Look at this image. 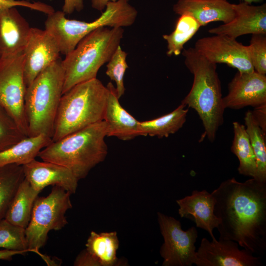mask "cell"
<instances>
[{
  "label": "cell",
  "instance_id": "obj_1",
  "mask_svg": "<svg viewBox=\"0 0 266 266\" xmlns=\"http://www.w3.org/2000/svg\"><path fill=\"white\" fill-rule=\"evenodd\" d=\"M220 223L219 238L236 242L253 254L266 250V182L234 177L222 182L211 193Z\"/></svg>",
  "mask_w": 266,
  "mask_h": 266
},
{
  "label": "cell",
  "instance_id": "obj_2",
  "mask_svg": "<svg viewBox=\"0 0 266 266\" xmlns=\"http://www.w3.org/2000/svg\"><path fill=\"white\" fill-rule=\"evenodd\" d=\"M184 64L194 76L191 89L181 104L194 109L204 128L202 137L213 142L224 122L225 107L216 64L207 60L194 48L183 49Z\"/></svg>",
  "mask_w": 266,
  "mask_h": 266
},
{
  "label": "cell",
  "instance_id": "obj_3",
  "mask_svg": "<svg viewBox=\"0 0 266 266\" xmlns=\"http://www.w3.org/2000/svg\"><path fill=\"white\" fill-rule=\"evenodd\" d=\"M106 132V123L101 121L52 141L37 157L67 167L80 180L105 159Z\"/></svg>",
  "mask_w": 266,
  "mask_h": 266
},
{
  "label": "cell",
  "instance_id": "obj_4",
  "mask_svg": "<svg viewBox=\"0 0 266 266\" xmlns=\"http://www.w3.org/2000/svg\"><path fill=\"white\" fill-rule=\"evenodd\" d=\"M108 94L107 87L97 78L77 84L63 94L52 141L103 121Z\"/></svg>",
  "mask_w": 266,
  "mask_h": 266
},
{
  "label": "cell",
  "instance_id": "obj_5",
  "mask_svg": "<svg viewBox=\"0 0 266 266\" xmlns=\"http://www.w3.org/2000/svg\"><path fill=\"white\" fill-rule=\"evenodd\" d=\"M124 32L121 27L97 29L65 56L62 60L64 71L63 94L77 84L97 78L100 68L120 45Z\"/></svg>",
  "mask_w": 266,
  "mask_h": 266
},
{
  "label": "cell",
  "instance_id": "obj_6",
  "mask_svg": "<svg viewBox=\"0 0 266 266\" xmlns=\"http://www.w3.org/2000/svg\"><path fill=\"white\" fill-rule=\"evenodd\" d=\"M64 82V71L59 58L27 87L24 109L28 136L44 134L52 138Z\"/></svg>",
  "mask_w": 266,
  "mask_h": 266
},
{
  "label": "cell",
  "instance_id": "obj_7",
  "mask_svg": "<svg viewBox=\"0 0 266 266\" xmlns=\"http://www.w3.org/2000/svg\"><path fill=\"white\" fill-rule=\"evenodd\" d=\"M101 15L92 22L66 18L62 11L47 15L45 29L56 39L61 54L71 52L84 37L95 30L103 27H127L135 22L137 11L125 0L109 2Z\"/></svg>",
  "mask_w": 266,
  "mask_h": 266
},
{
  "label": "cell",
  "instance_id": "obj_8",
  "mask_svg": "<svg viewBox=\"0 0 266 266\" xmlns=\"http://www.w3.org/2000/svg\"><path fill=\"white\" fill-rule=\"evenodd\" d=\"M71 194L58 186H53L46 197H37L33 208L31 219L25 229L28 248L46 261L39 252L47 240L51 230L62 229L67 223L65 214L72 207Z\"/></svg>",
  "mask_w": 266,
  "mask_h": 266
},
{
  "label": "cell",
  "instance_id": "obj_9",
  "mask_svg": "<svg viewBox=\"0 0 266 266\" xmlns=\"http://www.w3.org/2000/svg\"><path fill=\"white\" fill-rule=\"evenodd\" d=\"M158 221L164 242L160 250L163 266H191L198 262L195 244L198 231L193 226L184 231L174 218L158 212Z\"/></svg>",
  "mask_w": 266,
  "mask_h": 266
},
{
  "label": "cell",
  "instance_id": "obj_10",
  "mask_svg": "<svg viewBox=\"0 0 266 266\" xmlns=\"http://www.w3.org/2000/svg\"><path fill=\"white\" fill-rule=\"evenodd\" d=\"M26 89L23 52L0 58V105L9 113L22 132L28 136V124L24 109Z\"/></svg>",
  "mask_w": 266,
  "mask_h": 266
},
{
  "label": "cell",
  "instance_id": "obj_11",
  "mask_svg": "<svg viewBox=\"0 0 266 266\" xmlns=\"http://www.w3.org/2000/svg\"><path fill=\"white\" fill-rule=\"evenodd\" d=\"M194 48L207 60L216 65L226 64L240 72L254 71L247 46L235 38L223 34L203 37L196 41Z\"/></svg>",
  "mask_w": 266,
  "mask_h": 266
},
{
  "label": "cell",
  "instance_id": "obj_12",
  "mask_svg": "<svg viewBox=\"0 0 266 266\" xmlns=\"http://www.w3.org/2000/svg\"><path fill=\"white\" fill-rule=\"evenodd\" d=\"M60 50L55 37L45 29L31 28L24 54V76L28 87L43 70L57 61Z\"/></svg>",
  "mask_w": 266,
  "mask_h": 266
},
{
  "label": "cell",
  "instance_id": "obj_13",
  "mask_svg": "<svg viewBox=\"0 0 266 266\" xmlns=\"http://www.w3.org/2000/svg\"><path fill=\"white\" fill-rule=\"evenodd\" d=\"M233 240L219 238L209 241L203 237L197 252V266H260V257L245 249L240 250Z\"/></svg>",
  "mask_w": 266,
  "mask_h": 266
},
{
  "label": "cell",
  "instance_id": "obj_14",
  "mask_svg": "<svg viewBox=\"0 0 266 266\" xmlns=\"http://www.w3.org/2000/svg\"><path fill=\"white\" fill-rule=\"evenodd\" d=\"M223 98L225 108L238 110L266 103V75L256 71L237 72L228 84Z\"/></svg>",
  "mask_w": 266,
  "mask_h": 266
},
{
  "label": "cell",
  "instance_id": "obj_15",
  "mask_svg": "<svg viewBox=\"0 0 266 266\" xmlns=\"http://www.w3.org/2000/svg\"><path fill=\"white\" fill-rule=\"evenodd\" d=\"M23 166L25 178L39 193L49 185L60 186L71 194L77 190L79 180L63 166L35 159Z\"/></svg>",
  "mask_w": 266,
  "mask_h": 266
},
{
  "label": "cell",
  "instance_id": "obj_16",
  "mask_svg": "<svg viewBox=\"0 0 266 266\" xmlns=\"http://www.w3.org/2000/svg\"><path fill=\"white\" fill-rule=\"evenodd\" d=\"M234 18L230 22L210 29L208 32L236 39L247 34H266V4L252 5L241 1L233 4Z\"/></svg>",
  "mask_w": 266,
  "mask_h": 266
},
{
  "label": "cell",
  "instance_id": "obj_17",
  "mask_svg": "<svg viewBox=\"0 0 266 266\" xmlns=\"http://www.w3.org/2000/svg\"><path fill=\"white\" fill-rule=\"evenodd\" d=\"M31 28L15 7L0 9V59L23 52Z\"/></svg>",
  "mask_w": 266,
  "mask_h": 266
},
{
  "label": "cell",
  "instance_id": "obj_18",
  "mask_svg": "<svg viewBox=\"0 0 266 266\" xmlns=\"http://www.w3.org/2000/svg\"><path fill=\"white\" fill-rule=\"evenodd\" d=\"M178 213L181 218L194 221L198 228L207 231L212 239H215L213 231L220 223L214 214L215 199L206 190H194L190 196L178 200Z\"/></svg>",
  "mask_w": 266,
  "mask_h": 266
},
{
  "label": "cell",
  "instance_id": "obj_19",
  "mask_svg": "<svg viewBox=\"0 0 266 266\" xmlns=\"http://www.w3.org/2000/svg\"><path fill=\"white\" fill-rule=\"evenodd\" d=\"M106 87L108 94L103 121L106 125L107 136L127 141L141 136L139 121L120 104L115 87L110 82Z\"/></svg>",
  "mask_w": 266,
  "mask_h": 266
},
{
  "label": "cell",
  "instance_id": "obj_20",
  "mask_svg": "<svg viewBox=\"0 0 266 266\" xmlns=\"http://www.w3.org/2000/svg\"><path fill=\"white\" fill-rule=\"evenodd\" d=\"M173 11L180 15H192L201 26L215 21L228 23L235 15L233 4L227 0H178L173 5Z\"/></svg>",
  "mask_w": 266,
  "mask_h": 266
},
{
  "label": "cell",
  "instance_id": "obj_21",
  "mask_svg": "<svg viewBox=\"0 0 266 266\" xmlns=\"http://www.w3.org/2000/svg\"><path fill=\"white\" fill-rule=\"evenodd\" d=\"M52 142V138L44 134L27 136L10 147L0 151V167L10 164H27L35 159L39 152Z\"/></svg>",
  "mask_w": 266,
  "mask_h": 266
},
{
  "label": "cell",
  "instance_id": "obj_22",
  "mask_svg": "<svg viewBox=\"0 0 266 266\" xmlns=\"http://www.w3.org/2000/svg\"><path fill=\"white\" fill-rule=\"evenodd\" d=\"M39 193L25 178L19 186L4 219L15 225L26 229Z\"/></svg>",
  "mask_w": 266,
  "mask_h": 266
},
{
  "label": "cell",
  "instance_id": "obj_23",
  "mask_svg": "<svg viewBox=\"0 0 266 266\" xmlns=\"http://www.w3.org/2000/svg\"><path fill=\"white\" fill-rule=\"evenodd\" d=\"M119 242L116 232L97 233L92 231L86 243V250L99 266H117L116 256Z\"/></svg>",
  "mask_w": 266,
  "mask_h": 266
},
{
  "label": "cell",
  "instance_id": "obj_24",
  "mask_svg": "<svg viewBox=\"0 0 266 266\" xmlns=\"http://www.w3.org/2000/svg\"><path fill=\"white\" fill-rule=\"evenodd\" d=\"M180 104L172 112L158 118L139 121L141 136L167 137L178 131L186 121L188 109Z\"/></svg>",
  "mask_w": 266,
  "mask_h": 266
},
{
  "label": "cell",
  "instance_id": "obj_25",
  "mask_svg": "<svg viewBox=\"0 0 266 266\" xmlns=\"http://www.w3.org/2000/svg\"><path fill=\"white\" fill-rule=\"evenodd\" d=\"M233 126L234 136L231 150L238 159V173L255 178L257 173L256 160L245 126L234 122Z\"/></svg>",
  "mask_w": 266,
  "mask_h": 266
},
{
  "label": "cell",
  "instance_id": "obj_26",
  "mask_svg": "<svg viewBox=\"0 0 266 266\" xmlns=\"http://www.w3.org/2000/svg\"><path fill=\"white\" fill-rule=\"evenodd\" d=\"M200 27V24L192 15L186 13L180 15L174 31L163 35L167 42V55L180 54L185 44L192 38Z\"/></svg>",
  "mask_w": 266,
  "mask_h": 266
},
{
  "label": "cell",
  "instance_id": "obj_27",
  "mask_svg": "<svg viewBox=\"0 0 266 266\" xmlns=\"http://www.w3.org/2000/svg\"><path fill=\"white\" fill-rule=\"evenodd\" d=\"M24 179L22 165L10 164L0 167V220L5 218L16 192Z\"/></svg>",
  "mask_w": 266,
  "mask_h": 266
},
{
  "label": "cell",
  "instance_id": "obj_28",
  "mask_svg": "<svg viewBox=\"0 0 266 266\" xmlns=\"http://www.w3.org/2000/svg\"><path fill=\"white\" fill-rule=\"evenodd\" d=\"M244 120L245 129L256 160L257 173L254 178L266 182V133L256 123L251 111L245 113Z\"/></svg>",
  "mask_w": 266,
  "mask_h": 266
},
{
  "label": "cell",
  "instance_id": "obj_29",
  "mask_svg": "<svg viewBox=\"0 0 266 266\" xmlns=\"http://www.w3.org/2000/svg\"><path fill=\"white\" fill-rule=\"evenodd\" d=\"M0 248L27 253L25 229L15 225L5 219L0 220Z\"/></svg>",
  "mask_w": 266,
  "mask_h": 266
},
{
  "label": "cell",
  "instance_id": "obj_30",
  "mask_svg": "<svg viewBox=\"0 0 266 266\" xmlns=\"http://www.w3.org/2000/svg\"><path fill=\"white\" fill-rule=\"evenodd\" d=\"M26 137L13 117L0 105V151L10 147Z\"/></svg>",
  "mask_w": 266,
  "mask_h": 266
},
{
  "label": "cell",
  "instance_id": "obj_31",
  "mask_svg": "<svg viewBox=\"0 0 266 266\" xmlns=\"http://www.w3.org/2000/svg\"><path fill=\"white\" fill-rule=\"evenodd\" d=\"M127 53L119 45L107 62L106 74L116 84L117 95L120 99L125 93L124 77L129 66L127 63Z\"/></svg>",
  "mask_w": 266,
  "mask_h": 266
},
{
  "label": "cell",
  "instance_id": "obj_32",
  "mask_svg": "<svg viewBox=\"0 0 266 266\" xmlns=\"http://www.w3.org/2000/svg\"><path fill=\"white\" fill-rule=\"evenodd\" d=\"M266 34H253L247 46L248 54L254 69L266 74Z\"/></svg>",
  "mask_w": 266,
  "mask_h": 266
},
{
  "label": "cell",
  "instance_id": "obj_33",
  "mask_svg": "<svg viewBox=\"0 0 266 266\" xmlns=\"http://www.w3.org/2000/svg\"><path fill=\"white\" fill-rule=\"evenodd\" d=\"M16 6L29 8L47 15L55 11L52 6L39 1L32 2L25 0H0V9Z\"/></svg>",
  "mask_w": 266,
  "mask_h": 266
},
{
  "label": "cell",
  "instance_id": "obj_34",
  "mask_svg": "<svg viewBox=\"0 0 266 266\" xmlns=\"http://www.w3.org/2000/svg\"><path fill=\"white\" fill-rule=\"evenodd\" d=\"M254 108L252 111L253 118L262 131L266 133V103Z\"/></svg>",
  "mask_w": 266,
  "mask_h": 266
},
{
  "label": "cell",
  "instance_id": "obj_35",
  "mask_svg": "<svg viewBox=\"0 0 266 266\" xmlns=\"http://www.w3.org/2000/svg\"><path fill=\"white\" fill-rule=\"evenodd\" d=\"M74 266H99L98 262L86 249L77 256L74 262Z\"/></svg>",
  "mask_w": 266,
  "mask_h": 266
},
{
  "label": "cell",
  "instance_id": "obj_36",
  "mask_svg": "<svg viewBox=\"0 0 266 266\" xmlns=\"http://www.w3.org/2000/svg\"><path fill=\"white\" fill-rule=\"evenodd\" d=\"M84 7V0H64L62 11L71 14L75 11H80Z\"/></svg>",
  "mask_w": 266,
  "mask_h": 266
},
{
  "label": "cell",
  "instance_id": "obj_37",
  "mask_svg": "<svg viewBox=\"0 0 266 266\" xmlns=\"http://www.w3.org/2000/svg\"><path fill=\"white\" fill-rule=\"evenodd\" d=\"M25 253L24 252L3 249L0 250V260L11 261L14 256Z\"/></svg>",
  "mask_w": 266,
  "mask_h": 266
},
{
  "label": "cell",
  "instance_id": "obj_38",
  "mask_svg": "<svg viewBox=\"0 0 266 266\" xmlns=\"http://www.w3.org/2000/svg\"><path fill=\"white\" fill-rule=\"evenodd\" d=\"M118 0H91L92 7L101 12H103L106 5L109 2H115ZM129 1V0H125Z\"/></svg>",
  "mask_w": 266,
  "mask_h": 266
},
{
  "label": "cell",
  "instance_id": "obj_39",
  "mask_svg": "<svg viewBox=\"0 0 266 266\" xmlns=\"http://www.w3.org/2000/svg\"><path fill=\"white\" fill-rule=\"evenodd\" d=\"M241 1L246 2L248 4H251L253 2L258 3L263 1L264 0H240Z\"/></svg>",
  "mask_w": 266,
  "mask_h": 266
}]
</instances>
